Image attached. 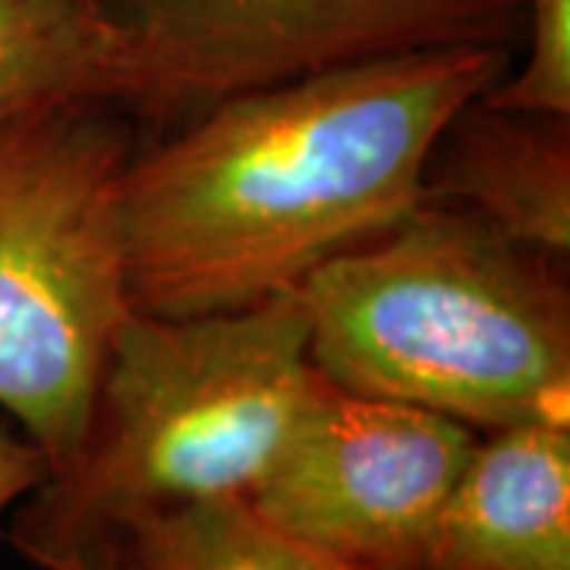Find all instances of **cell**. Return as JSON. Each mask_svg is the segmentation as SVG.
Returning a JSON list of instances; mask_svg holds the SVG:
<instances>
[{"label":"cell","mask_w":570,"mask_h":570,"mask_svg":"<svg viewBox=\"0 0 570 570\" xmlns=\"http://www.w3.org/2000/svg\"><path fill=\"white\" fill-rule=\"evenodd\" d=\"M48 456L26 434L0 425V520L48 479ZM3 535V532H0Z\"/></svg>","instance_id":"obj_12"},{"label":"cell","mask_w":570,"mask_h":570,"mask_svg":"<svg viewBox=\"0 0 570 570\" xmlns=\"http://www.w3.org/2000/svg\"><path fill=\"white\" fill-rule=\"evenodd\" d=\"M63 570H111V564H105V561H82V564H70V568Z\"/></svg>","instance_id":"obj_14"},{"label":"cell","mask_w":570,"mask_h":570,"mask_svg":"<svg viewBox=\"0 0 570 570\" xmlns=\"http://www.w3.org/2000/svg\"><path fill=\"white\" fill-rule=\"evenodd\" d=\"M431 48L238 92L140 142L121 187L130 311L194 317L295 292L425 204L431 153L510 73Z\"/></svg>","instance_id":"obj_1"},{"label":"cell","mask_w":570,"mask_h":570,"mask_svg":"<svg viewBox=\"0 0 570 570\" xmlns=\"http://www.w3.org/2000/svg\"><path fill=\"white\" fill-rule=\"evenodd\" d=\"M266 530V542H269V551L276 558L279 570H367L358 568V564H348V561H340L333 554H324L317 549H307L302 542H292L279 532H273L269 527Z\"/></svg>","instance_id":"obj_13"},{"label":"cell","mask_w":570,"mask_h":570,"mask_svg":"<svg viewBox=\"0 0 570 570\" xmlns=\"http://www.w3.org/2000/svg\"><path fill=\"white\" fill-rule=\"evenodd\" d=\"M419 570H570V425L479 438Z\"/></svg>","instance_id":"obj_7"},{"label":"cell","mask_w":570,"mask_h":570,"mask_svg":"<svg viewBox=\"0 0 570 570\" xmlns=\"http://www.w3.org/2000/svg\"><path fill=\"white\" fill-rule=\"evenodd\" d=\"M77 99L121 108L118 55L96 3L0 0V118Z\"/></svg>","instance_id":"obj_9"},{"label":"cell","mask_w":570,"mask_h":570,"mask_svg":"<svg viewBox=\"0 0 570 570\" xmlns=\"http://www.w3.org/2000/svg\"><path fill=\"white\" fill-rule=\"evenodd\" d=\"M140 142L127 111L96 99L0 118V409L51 472L80 450L130 314L121 187Z\"/></svg>","instance_id":"obj_4"},{"label":"cell","mask_w":570,"mask_h":570,"mask_svg":"<svg viewBox=\"0 0 570 570\" xmlns=\"http://www.w3.org/2000/svg\"><path fill=\"white\" fill-rule=\"evenodd\" d=\"M425 200L554 261L570 254V118L469 102L431 153Z\"/></svg>","instance_id":"obj_8"},{"label":"cell","mask_w":570,"mask_h":570,"mask_svg":"<svg viewBox=\"0 0 570 570\" xmlns=\"http://www.w3.org/2000/svg\"><path fill=\"white\" fill-rule=\"evenodd\" d=\"M527 61L482 96L489 105L570 118V0H527Z\"/></svg>","instance_id":"obj_11"},{"label":"cell","mask_w":570,"mask_h":570,"mask_svg":"<svg viewBox=\"0 0 570 570\" xmlns=\"http://www.w3.org/2000/svg\"><path fill=\"white\" fill-rule=\"evenodd\" d=\"M475 441V428L441 412L324 381L245 504L273 532L340 561L419 570Z\"/></svg>","instance_id":"obj_6"},{"label":"cell","mask_w":570,"mask_h":570,"mask_svg":"<svg viewBox=\"0 0 570 570\" xmlns=\"http://www.w3.org/2000/svg\"><path fill=\"white\" fill-rule=\"evenodd\" d=\"M568 261L425 200L295 288L326 384L469 428L570 425Z\"/></svg>","instance_id":"obj_3"},{"label":"cell","mask_w":570,"mask_h":570,"mask_svg":"<svg viewBox=\"0 0 570 570\" xmlns=\"http://www.w3.org/2000/svg\"><path fill=\"white\" fill-rule=\"evenodd\" d=\"M324 377L295 292L235 311H130L80 450L22 498L10 546L41 570L105 561L130 523L261 485Z\"/></svg>","instance_id":"obj_2"},{"label":"cell","mask_w":570,"mask_h":570,"mask_svg":"<svg viewBox=\"0 0 570 570\" xmlns=\"http://www.w3.org/2000/svg\"><path fill=\"white\" fill-rule=\"evenodd\" d=\"M121 108L171 130L238 92L431 48L527 41V0H92Z\"/></svg>","instance_id":"obj_5"},{"label":"cell","mask_w":570,"mask_h":570,"mask_svg":"<svg viewBox=\"0 0 570 570\" xmlns=\"http://www.w3.org/2000/svg\"><path fill=\"white\" fill-rule=\"evenodd\" d=\"M105 564L111 570H279L264 523L242 498L142 517L118 535Z\"/></svg>","instance_id":"obj_10"}]
</instances>
